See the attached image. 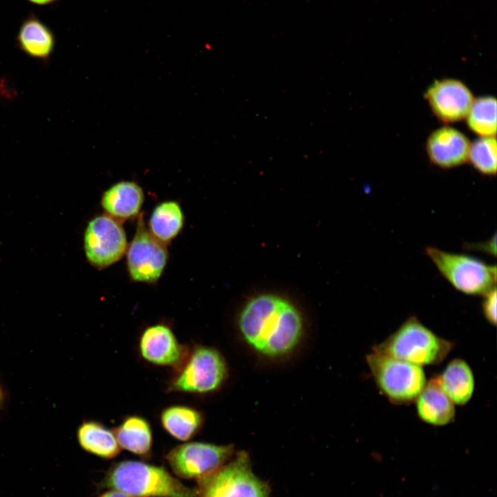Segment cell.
Listing matches in <instances>:
<instances>
[{"mask_svg":"<svg viewBox=\"0 0 497 497\" xmlns=\"http://www.w3.org/2000/svg\"><path fill=\"white\" fill-rule=\"evenodd\" d=\"M238 325L248 344L269 357L290 353L298 345L303 331L302 318L296 307L271 293L249 300L240 313Z\"/></svg>","mask_w":497,"mask_h":497,"instance_id":"1","label":"cell"},{"mask_svg":"<svg viewBox=\"0 0 497 497\" xmlns=\"http://www.w3.org/2000/svg\"><path fill=\"white\" fill-rule=\"evenodd\" d=\"M104 485L130 497H197L164 468L139 461L116 463L107 471Z\"/></svg>","mask_w":497,"mask_h":497,"instance_id":"2","label":"cell"},{"mask_svg":"<svg viewBox=\"0 0 497 497\" xmlns=\"http://www.w3.org/2000/svg\"><path fill=\"white\" fill-rule=\"evenodd\" d=\"M453 347L411 316L372 351L422 367L442 362Z\"/></svg>","mask_w":497,"mask_h":497,"instance_id":"3","label":"cell"},{"mask_svg":"<svg viewBox=\"0 0 497 497\" xmlns=\"http://www.w3.org/2000/svg\"><path fill=\"white\" fill-rule=\"evenodd\" d=\"M366 361L379 391L393 404L414 402L427 382L422 367L373 351Z\"/></svg>","mask_w":497,"mask_h":497,"instance_id":"4","label":"cell"},{"mask_svg":"<svg viewBox=\"0 0 497 497\" xmlns=\"http://www.w3.org/2000/svg\"><path fill=\"white\" fill-rule=\"evenodd\" d=\"M440 273L458 291L483 295L496 287V266L474 257L429 246L425 249Z\"/></svg>","mask_w":497,"mask_h":497,"instance_id":"5","label":"cell"},{"mask_svg":"<svg viewBox=\"0 0 497 497\" xmlns=\"http://www.w3.org/2000/svg\"><path fill=\"white\" fill-rule=\"evenodd\" d=\"M197 497H269L266 483L253 471L242 451L226 465L199 479Z\"/></svg>","mask_w":497,"mask_h":497,"instance_id":"6","label":"cell"},{"mask_svg":"<svg viewBox=\"0 0 497 497\" xmlns=\"http://www.w3.org/2000/svg\"><path fill=\"white\" fill-rule=\"evenodd\" d=\"M226 371V362L216 349L197 346L184 360L170 388L174 391L187 393H210L222 385Z\"/></svg>","mask_w":497,"mask_h":497,"instance_id":"7","label":"cell"},{"mask_svg":"<svg viewBox=\"0 0 497 497\" xmlns=\"http://www.w3.org/2000/svg\"><path fill=\"white\" fill-rule=\"evenodd\" d=\"M233 451L231 445L191 442L170 449L166 459L177 476L199 479L223 466Z\"/></svg>","mask_w":497,"mask_h":497,"instance_id":"8","label":"cell"},{"mask_svg":"<svg viewBox=\"0 0 497 497\" xmlns=\"http://www.w3.org/2000/svg\"><path fill=\"white\" fill-rule=\"evenodd\" d=\"M84 250L88 261L104 268L118 261L127 247L125 231L119 222L107 215L88 223L84 233Z\"/></svg>","mask_w":497,"mask_h":497,"instance_id":"9","label":"cell"},{"mask_svg":"<svg viewBox=\"0 0 497 497\" xmlns=\"http://www.w3.org/2000/svg\"><path fill=\"white\" fill-rule=\"evenodd\" d=\"M166 261L167 251L163 242L148 232L140 220L127 251L130 277L137 282H153L162 275Z\"/></svg>","mask_w":497,"mask_h":497,"instance_id":"10","label":"cell"},{"mask_svg":"<svg viewBox=\"0 0 497 497\" xmlns=\"http://www.w3.org/2000/svg\"><path fill=\"white\" fill-rule=\"evenodd\" d=\"M424 97L433 115L447 124L465 119L474 97L459 79H436L426 89Z\"/></svg>","mask_w":497,"mask_h":497,"instance_id":"11","label":"cell"},{"mask_svg":"<svg viewBox=\"0 0 497 497\" xmlns=\"http://www.w3.org/2000/svg\"><path fill=\"white\" fill-rule=\"evenodd\" d=\"M470 145V141L462 132L445 126L429 135L425 150L431 164L442 168H451L468 162Z\"/></svg>","mask_w":497,"mask_h":497,"instance_id":"12","label":"cell"},{"mask_svg":"<svg viewBox=\"0 0 497 497\" xmlns=\"http://www.w3.org/2000/svg\"><path fill=\"white\" fill-rule=\"evenodd\" d=\"M139 351L144 360L158 366H177L184 358V349L173 331L161 324L150 326L142 332Z\"/></svg>","mask_w":497,"mask_h":497,"instance_id":"13","label":"cell"},{"mask_svg":"<svg viewBox=\"0 0 497 497\" xmlns=\"http://www.w3.org/2000/svg\"><path fill=\"white\" fill-rule=\"evenodd\" d=\"M415 402L419 418L427 424L444 426L455 418V405L442 389L438 376L427 381Z\"/></svg>","mask_w":497,"mask_h":497,"instance_id":"14","label":"cell"},{"mask_svg":"<svg viewBox=\"0 0 497 497\" xmlns=\"http://www.w3.org/2000/svg\"><path fill=\"white\" fill-rule=\"evenodd\" d=\"M143 201L144 193L137 184L122 181L104 192L101 206L110 217L126 220L138 214Z\"/></svg>","mask_w":497,"mask_h":497,"instance_id":"15","label":"cell"},{"mask_svg":"<svg viewBox=\"0 0 497 497\" xmlns=\"http://www.w3.org/2000/svg\"><path fill=\"white\" fill-rule=\"evenodd\" d=\"M438 377L442 389L455 405L463 406L472 398L475 379L465 360L460 358L451 360Z\"/></svg>","mask_w":497,"mask_h":497,"instance_id":"16","label":"cell"},{"mask_svg":"<svg viewBox=\"0 0 497 497\" xmlns=\"http://www.w3.org/2000/svg\"><path fill=\"white\" fill-rule=\"evenodd\" d=\"M77 438L84 450L103 458H114L120 451L113 431L95 420H83L77 428Z\"/></svg>","mask_w":497,"mask_h":497,"instance_id":"17","label":"cell"},{"mask_svg":"<svg viewBox=\"0 0 497 497\" xmlns=\"http://www.w3.org/2000/svg\"><path fill=\"white\" fill-rule=\"evenodd\" d=\"M17 42L26 55L41 59L49 57L55 44L51 30L35 17H30L22 23Z\"/></svg>","mask_w":497,"mask_h":497,"instance_id":"18","label":"cell"},{"mask_svg":"<svg viewBox=\"0 0 497 497\" xmlns=\"http://www.w3.org/2000/svg\"><path fill=\"white\" fill-rule=\"evenodd\" d=\"M160 421L164 429L173 438L186 441L200 429L203 417L197 409L186 405H172L162 410Z\"/></svg>","mask_w":497,"mask_h":497,"instance_id":"19","label":"cell"},{"mask_svg":"<svg viewBox=\"0 0 497 497\" xmlns=\"http://www.w3.org/2000/svg\"><path fill=\"white\" fill-rule=\"evenodd\" d=\"M120 447L137 455L148 454L152 447L153 434L150 423L143 417L126 418L113 430Z\"/></svg>","mask_w":497,"mask_h":497,"instance_id":"20","label":"cell"},{"mask_svg":"<svg viewBox=\"0 0 497 497\" xmlns=\"http://www.w3.org/2000/svg\"><path fill=\"white\" fill-rule=\"evenodd\" d=\"M183 222L184 216L178 203L164 202L157 205L151 214L150 231L160 242H167L179 233Z\"/></svg>","mask_w":497,"mask_h":497,"instance_id":"21","label":"cell"},{"mask_svg":"<svg viewBox=\"0 0 497 497\" xmlns=\"http://www.w3.org/2000/svg\"><path fill=\"white\" fill-rule=\"evenodd\" d=\"M465 119L469 129L480 137H496V98L490 95L475 98Z\"/></svg>","mask_w":497,"mask_h":497,"instance_id":"22","label":"cell"},{"mask_svg":"<svg viewBox=\"0 0 497 497\" xmlns=\"http://www.w3.org/2000/svg\"><path fill=\"white\" fill-rule=\"evenodd\" d=\"M497 147L496 137H482L471 142L468 162L481 174H496Z\"/></svg>","mask_w":497,"mask_h":497,"instance_id":"23","label":"cell"},{"mask_svg":"<svg viewBox=\"0 0 497 497\" xmlns=\"http://www.w3.org/2000/svg\"><path fill=\"white\" fill-rule=\"evenodd\" d=\"M496 288L488 291L483 296L482 309L486 320L492 325L496 324Z\"/></svg>","mask_w":497,"mask_h":497,"instance_id":"24","label":"cell"},{"mask_svg":"<svg viewBox=\"0 0 497 497\" xmlns=\"http://www.w3.org/2000/svg\"><path fill=\"white\" fill-rule=\"evenodd\" d=\"M99 497H130V496L122 491H118L116 489H112L110 491H108V492L103 494Z\"/></svg>","mask_w":497,"mask_h":497,"instance_id":"25","label":"cell"},{"mask_svg":"<svg viewBox=\"0 0 497 497\" xmlns=\"http://www.w3.org/2000/svg\"><path fill=\"white\" fill-rule=\"evenodd\" d=\"M6 398H7L6 391V389L0 380V411L5 407Z\"/></svg>","mask_w":497,"mask_h":497,"instance_id":"26","label":"cell"},{"mask_svg":"<svg viewBox=\"0 0 497 497\" xmlns=\"http://www.w3.org/2000/svg\"><path fill=\"white\" fill-rule=\"evenodd\" d=\"M28 1L37 6H46L52 3L57 0H27Z\"/></svg>","mask_w":497,"mask_h":497,"instance_id":"27","label":"cell"}]
</instances>
